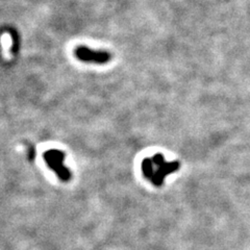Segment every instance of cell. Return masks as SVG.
<instances>
[{
	"label": "cell",
	"instance_id": "cell-1",
	"mask_svg": "<svg viewBox=\"0 0 250 250\" xmlns=\"http://www.w3.org/2000/svg\"><path fill=\"white\" fill-rule=\"evenodd\" d=\"M142 173L152 185L160 187L164 179L172 172L178 169L177 163H168L162 154H155L151 158H146L142 162Z\"/></svg>",
	"mask_w": 250,
	"mask_h": 250
},
{
	"label": "cell",
	"instance_id": "cell-2",
	"mask_svg": "<svg viewBox=\"0 0 250 250\" xmlns=\"http://www.w3.org/2000/svg\"><path fill=\"white\" fill-rule=\"evenodd\" d=\"M44 160L53 172H56L62 182H68L71 179V172L64 165L65 153L58 149H50L44 153Z\"/></svg>",
	"mask_w": 250,
	"mask_h": 250
},
{
	"label": "cell",
	"instance_id": "cell-3",
	"mask_svg": "<svg viewBox=\"0 0 250 250\" xmlns=\"http://www.w3.org/2000/svg\"><path fill=\"white\" fill-rule=\"evenodd\" d=\"M75 57L84 62H93V64H106L111 61V53L106 51H97L85 46H78L74 51Z\"/></svg>",
	"mask_w": 250,
	"mask_h": 250
}]
</instances>
